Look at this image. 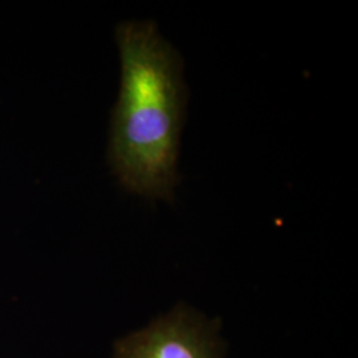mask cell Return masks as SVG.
I'll use <instances>...</instances> for the list:
<instances>
[{
    "mask_svg": "<svg viewBox=\"0 0 358 358\" xmlns=\"http://www.w3.org/2000/svg\"><path fill=\"white\" fill-rule=\"evenodd\" d=\"M115 38L121 88L112 113L109 164L129 192L173 201L187 105L182 59L153 22L121 23Z\"/></svg>",
    "mask_w": 358,
    "mask_h": 358,
    "instance_id": "1",
    "label": "cell"
},
{
    "mask_svg": "<svg viewBox=\"0 0 358 358\" xmlns=\"http://www.w3.org/2000/svg\"><path fill=\"white\" fill-rule=\"evenodd\" d=\"M214 321L179 304L149 327L117 341L113 358H222Z\"/></svg>",
    "mask_w": 358,
    "mask_h": 358,
    "instance_id": "2",
    "label": "cell"
}]
</instances>
